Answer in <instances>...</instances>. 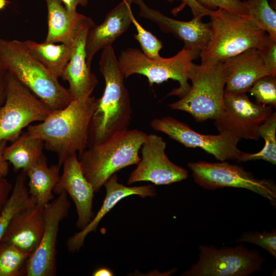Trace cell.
<instances>
[{"label": "cell", "mask_w": 276, "mask_h": 276, "mask_svg": "<svg viewBox=\"0 0 276 276\" xmlns=\"http://www.w3.org/2000/svg\"><path fill=\"white\" fill-rule=\"evenodd\" d=\"M3 67L28 88L52 111L64 108L73 97L29 51L22 41L0 38Z\"/></svg>", "instance_id": "cell-3"}, {"label": "cell", "mask_w": 276, "mask_h": 276, "mask_svg": "<svg viewBox=\"0 0 276 276\" xmlns=\"http://www.w3.org/2000/svg\"><path fill=\"white\" fill-rule=\"evenodd\" d=\"M63 170L53 193L65 191L72 198L78 215L77 226L82 229L93 218L92 211L94 190L83 175L77 154L68 157L63 164Z\"/></svg>", "instance_id": "cell-17"}, {"label": "cell", "mask_w": 276, "mask_h": 276, "mask_svg": "<svg viewBox=\"0 0 276 276\" xmlns=\"http://www.w3.org/2000/svg\"><path fill=\"white\" fill-rule=\"evenodd\" d=\"M32 55L58 79L61 77L70 60L71 47L64 44L38 43L31 40L22 41Z\"/></svg>", "instance_id": "cell-25"}, {"label": "cell", "mask_w": 276, "mask_h": 276, "mask_svg": "<svg viewBox=\"0 0 276 276\" xmlns=\"http://www.w3.org/2000/svg\"><path fill=\"white\" fill-rule=\"evenodd\" d=\"M267 62L272 71L276 74V40L267 33L258 49Z\"/></svg>", "instance_id": "cell-34"}, {"label": "cell", "mask_w": 276, "mask_h": 276, "mask_svg": "<svg viewBox=\"0 0 276 276\" xmlns=\"http://www.w3.org/2000/svg\"><path fill=\"white\" fill-rule=\"evenodd\" d=\"M137 33L134 35V38L140 44L142 52L148 58L157 59L162 57L159 51L163 48V43L154 35L145 29L136 20L133 15L131 18Z\"/></svg>", "instance_id": "cell-31"}, {"label": "cell", "mask_w": 276, "mask_h": 276, "mask_svg": "<svg viewBox=\"0 0 276 276\" xmlns=\"http://www.w3.org/2000/svg\"><path fill=\"white\" fill-rule=\"evenodd\" d=\"M12 188V184L6 177L0 176V213L9 199Z\"/></svg>", "instance_id": "cell-35"}, {"label": "cell", "mask_w": 276, "mask_h": 276, "mask_svg": "<svg viewBox=\"0 0 276 276\" xmlns=\"http://www.w3.org/2000/svg\"><path fill=\"white\" fill-rule=\"evenodd\" d=\"M210 10L221 8L232 13L247 15L245 4L240 0H195Z\"/></svg>", "instance_id": "cell-33"}, {"label": "cell", "mask_w": 276, "mask_h": 276, "mask_svg": "<svg viewBox=\"0 0 276 276\" xmlns=\"http://www.w3.org/2000/svg\"><path fill=\"white\" fill-rule=\"evenodd\" d=\"M166 148V143L162 137L147 134L141 149L142 157L130 174L128 184L149 181L156 185H166L187 179V170L169 159Z\"/></svg>", "instance_id": "cell-14"}, {"label": "cell", "mask_w": 276, "mask_h": 276, "mask_svg": "<svg viewBox=\"0 0 276 276\" xmlns=\"http://www.w3.org/2000/svg\"><path fill=\"white\" fill-rule=\"evenodd\" d=\"M97 100L91 96L73 100L64 108L52 111L43 121L29 125L27 131L56 153L61 167L68 157L79 156L87 148L89 126Z\"/></svg>", "instance_id": "cell-2"}, {"label": "cell", "mask_w": 276, "mask_h": 276, "mask_svg": "<svg viewBox=\"0 0 276 276\" xmlns=\"http://www.w3.org/2000/svg\"><path fill=\"white\" fill-rule=\"evenodd\" d=\"M9 3L8 0H0V10L4 9Z\"/></svg>", "instance_id": "cell-40"}, {"label": "cell", "mask_w": 276, "mask_h": 276, "mask_svg": "<svg viewBox=\"0 0 276 276\" xmlns=\"http://www.w3.org/2000/svg\"><path fill=\"white\" fill-rule=\"evenodd\" d=\"M272 108L251 102L246 93L224 91L223 109L214 124L219 132L229 133L239 141H258L259 127L273 113Z\"/></svg>", "instance_id": "cell-11"}, {"label": "cell", "mask_w": 276, "mask_h": 276, "mask_svg": "<svg viewBox=\"0 0 276 276\" xmlns=\"http://www.w3.org/2000/svg\"><path fill=\"white\" fill-rule=\"evenodd\" d=\"M118 179V176L114 174L104 183L106 195L101 207L84 227L67 240L66 246L69 251L75 252L79 250L87 235L96 231L103 218L123 198L133 195L141 197H154L156 195L155 190L151 185L127 187L119 183Z\"/></svg>", "instance_id": "cell-20"}, {"label": "cell", "mask_w": 276, "mask_h": 276, "mask_svg": "<svg viewBox=\"0 0 276 276\" xmlns=\"http://www.w3.org/2000/svg\"><path fill=\"white\" fill-rule=\"evenodd\" d=\"M147 135L139 129H128L101 144L88 147L78 156L83 175L95 192L116 172L138 164Z\"/></svg>", "instance_id": "cell-5"}, {"label": "cell", "mask_w": 276, "mask_h": 276, "mask_svg": "<svg viewBox=\"0 0 276 276\" xmlns=\"http://www.w3.org/2000/svg\"><path fill=\"white\" fill-rule=\"evenodd\" d=\"M64 4L65 8L71 13H75L77 12V7L78 5L86 6L89 0H60Z\"/></svg>", "instance_id": "cell-38"}, {"label": "cell", "mask_w": 276, "mask_h": 276, "mask_svg": "<svg viewBox=\"0 0 276 276\" xmlns=\"http://www.w3.org/2000/svg\"><path fill=\"white\" fill-rule=\"evenodd\" d=\"M70 206L67 194L63 191L43 208V234L38 247L26 262L25 275H56L57 236L60 224L67 216Z\"/></svg>", "instance_id": "cell-12"}, {"label": "cell", "mask_w": 276, "mask_h": 276, "mask_svg": "<svg viewBox=\"0 0 276 276\" xmlns=\"http://www.w3.org/2000/svg\"><path fill=\"white\" fill-rule=\"evenodd\" d=\"M236 242H247L256 244L266 250L276 258V230L271 232L248 231L242 233Z\"/></svg>", "instance_id": "cell-32"}, {"label": "cell", "mask_w": 276, "mask_h": 276, "mask_svg": "<svg viewBox=\"0 0 276 276\" xmlns=\"http://www.w3.org/2000/svg\"><path fill=\"white\" fill-rule=\"evenodd\" d=\"M52 111L7 72L6 99L0 107V141L15 140L34 122L43 121Z\"/></svg>", "instance_id": "cell-8"}, {"label": "cell", "mask_w": 276, "mask_h": 276, "mask_svg": "<svg viewBox=\"0 0 276 276\" xmlns=\"http://www.w3.org/2000/svg\"><path fill=\"white\" fill-rule=\"evenodd\" d=\"M247 15L273 40H276V12L268 0L244 1Z\"/></svg>", "instance_id": "cell-29"}, {"label": "cell", "mask_w": 276, "mask_h": 276, "mask_svg": "<svg viewBox=\"0 0 276 276\" xmlns=\"http://www.w3.org/2000/svg\"><path fill=\"white\" fill-rule=\"evenodd\" d=\"M99 64L105 87L91 119L87 147L128 130L132 115L130 95L124 82L125 78L112 45L102 50Z\"/></svg>", "instance_id": "cell-1"}, {"label": "cell", "mask_w": 276, "mask_h": 276, "mask_svg": "<svg viewBox=\"0 0 276 276\" xmlns=\"http://www.w3.org/2000/svg\"><path fill=\"white\" fill-rule=\"evenodd\" d=\"M95 25L87 17L81 24L71 45V55L61 78L68 82L73 100H82L91 96L98 83L96 75L86 62V40L88 30Z\"/></svg>", "instance_id": "cell-16"}, {"label": "cell", "mask_w": 276, "mask_h": 276, "mask_svg": "<svg viewBox=\"0 0 276 276\" xmlns=\"http://www.w3.org/2000/svg\"><path fill=\"white\" fill-rule=\"evenodd\" d=\"M31 255L11 244L0 242V276L25 275L26 264Z\"/></svg>", "instance_id": "cell-28"}, {"label": "cell", "mask_w": 276, "mask_h": 276, "mask_svg": "<svg viewBox=\"0 0 276 276\" xmlns=\"http://www.w3.org/2000/svg\"><path fill=\"white\" fill-rule=\"evenodd\" d=\"M272 2V8H273L274 7V8L275 9V5H276V0H271Z\"/></svg>", "instance_id": "cell-41"}, {"label": "cell", "mask_w": 276, "mask_h": 276, "mask_svg": "<svg viewBox=\"0 0 276 276\" xmlns=\"http://www.w3.org/2000/svg\"><path fill=\"white\" fill-rule=\"evenodd\" d=\"M60 168L58 164L49 166L44 156L24 172L29 179V193L39 206L43 208L54 199L53 190L60 179Z\"/></svg>", "instance_id": "cell-23"}, {"label": "cell", "mask_w": 276, "mask_h": 276, "mask_svg": "<svg viewBox=\"0 0 276 276\" xmlns=\"http://www.w3.org/2000/svg\"><path fill=\"white\" fill-rule=\"evenodd\" d=\"M27 175L21 171L15 180L9 199L0 213V242L12 220L22 212L37 204L26 185Z\"/></svg>", "instance_id": "cell-26"}, {"label": "cell", "mask_w": 276, "mask_h": 276, "mask_svg": "<svg viewBox=\"0 0 276 276\" xmlns=\"http://www.w3.org/2000/svg\"><path fill=\"white\" fill-rule=\"evenodd\" d=\"M150 126L186 147L200 148L220 161L239 160L243 153L237 147L239 140L230 134L200 133L187 124L170 116L154 119L150 122Z\"/></svg>", "instance_id": "cell-13"}, {"label": "cell", "mask_w": 276, "mask_h": 276, "mask_svg": "<svg viewBox=\"0 0 276 276\" xmlns=\"http://www.w3.org/2000/svg\"><path fill=\"white\" fill-rule=\"evenodd\" d=\"M208 15L212 34L199 54L202 65H213L249 49H258L266 34L246 15L218 8L210 10Z\"/></svg>", "instance_id": "cell-4"}, {"label": "cell", "mask_w": 276, "mask_h": 276, "mask_svg": "<svg viewBox=\"0 0 276 276\" xmlns=\"http://www.w3.org/2000/svg\"><path fill=\"white\" fill-rule=\"evenodd\" d=\"M132 0H122L106 15L104 20L88 30L86 40V62L90 67L95 55L100 50L112 45L132 24Z\"/></svg>", "instance_id": "cell-19"}, {"label": "cell", "mask_w": 276, "mask_h": 276, "mask_svg": "<svg viewBox=\"0 0 276 276\" xmlns=\"http://www.w3.org/2000/svg\"><path fill=\"white\" fill-rule=\"evenodd\" d=\"M226 74L225 91L248 92L258 79L276 75L258 49H249L223 62Z\"/></svg>", "instance_id": "cell-18"}, {"label": "cell", "mask_w": 276, "mask_h": 276, "mask_svg": "<svg viewBox=\"0 0 276 276\" xmlns=\"http://www.w3.org/2000/svg\"><path fill=\"white\" fill-rule=\"evenodd\" d=\"M0 67H3L2 63V62H1V59H0Z\"/></svg>", "instance_id": "cell-42"}, {"label": "cell", "mask_w": 276, "mask_h": 276, "mask_svg": "<svg viewBox=\"0 0 276 276\" xmlns=\"http://www.w3.org/2000/svg\"><path fill=\"white\" fill-rule=\"evenodd\" d=\"M195 182L201 187L211 190L223 188L248 190L269 200L276 205V185L269 179H258L250 172L237 165L225 161L210 163L191 162L188 164Z\"/></svg>", "instance_id": "cell-9"}, {"label": "cell", "mask_w": 276, "mask_h": 276, "mask_svg": "<svg viewBox=\"0 0 276 276\" xmlns=\"http://www.w3.org/2000/svg\"><path fill=\"white\" fill-rule=\"evenodd\" d=\"M197 57L192 51L185 47L172 57H162L157 59L149 58L140 50L129 48L121 52L118 60L125 78L133 74L142 75L147 78L150 85L169 79L177 81L179 87L173 89L167 97L181 98L190 89L189 72L193 60Z\"/></svg>", "instance_id": "cell-7"}, {"label": "cell", "mask_w": 276, "mask_h": 276, "mask_svg": "<svg viewBox=\"0 0 276 276\" xmlns=\"http://www.w3.org/2000/svg\"><path fill=\"white\" fill-rule=\"evenodd\" d=\"M197 262L185 271L184 276H247L262 269L264 258L255 249L242 245L217 248L199 247Z\"/></svg>", "instance_id": "cell-10"}, {"label": "cell", "mask_w": 276, "mask_h": 276, "mask_svg": "<svg viewBox=\"0 0 276 276\" xmlns=\"http://www.w3.org/2000/svg\"><path fill=\"white\" fill-rule=\"evenodd\" d=\"M48 11V33L44 41L71 46L86 16L70 12L60 0H45Z\"/></svg>", "instance_id": "cell-22"}, {"label": "cell", "mask_w": 276, "mask_h": 276, "mask_svg": "<svg viewBox=\"0 0 276 276\" xmlns=\"http://www.w3.org/2000/svg\"><path fill=\"white\" fill-rule=\"evenodd\" d=\"M43 142L26 131L4 150V156L15 172H25L44 156Z\"/></svg>", "instance_id": "cell-24"}, {"label": "cell", "mask_w": 276, "mask_h": 276, "mask_svg": "<svg viewBox=\"0 0 276 276\" xmlns=\"http://www.w3.org/2000/svg\"><path fill=\"white\" fill-rule=\"evenodd\" d=\"M7 141H0V176L6 177L9 173V163L4 156V150L7 146Z\"/></svg>", "instance_id": "cell-36"}, {"label": "cell", "mask_w": 276, "mask_h": 276, "mask_svg": "<svg viewBox=\"0 0 276 276\" xmlns=\"http://www.w3.org/2000/svg\"><path fill=\"white\" fill-rule=\"evenodd\" d=\"M43 229V208L36 204L12 220L1 242L11 244L31 255L39 244Z\"/></svg>", "instance_id": "cell-21"}, {"label": "cell", "mask_w": 276, "mask_h": 276, "mask_svg": "<svg viewBox=\"0 0 276 276\" xmlns=\"http://www.w3.org/2000/svg\"><path fill=\"white\" fill-rule=\"evenodd\" d=\"M189 79L192 83L189 91L168 106L189 113L197 122L217 118L224 107L226 74L223 63L211 66L193 63Z\"/></svg>", "instance_id": "cell-6"}, {"label": "cell", "mask_w": 276, "mask_h": 276, "mask_svg": "<svg viewBox=\"0 0 276 276\" xmlns=\"http://www.w3.org/2000/svg\"><path fill=\"white\" fill-rule=\"evenodd\" d=\"M260 136L264 140L263 148L257 153L243 152L239 161L247 162L262 159L273 165L276 164V112H273L260 126Z\"/></svg>", "instance_id": "cell-27"}, {"label": "cell", "mask_w": 276, "mask_h": 276, "mask_svg": "<svg viewBox=\"0 0 276 276\" xmlns=\"http://www.w3.org/2000/svg\"><path fill=\"white\" fill-rule=\"evenodd\" d=\"M256 102L275 107L276 75H269L258 79L249 90Z\"/></svg>", "instance_id": "cell-30"}, {"label": "cell", "mask_w": 276, "mask_h": 276, "mask_svg": "<svg viewBox=\"0 0 276 276\" xmlns=\"http://www.w3.org/2000/svg\"><path fill=\"white\" fill-rule=\"evenodd\" d=\"M113 275L112 271L106 267L98 268L93 273L94 276H112Z\"/></svg>", "instance_id": "cell-39"}, {"label": "cell", "mask_w": 276, "mask_h": 276, "mask_svg": "<svg viewBox=\"0 0 276 276\" xmlns=\"http://www.w3.org/2000/svg\"><path fill=\"white\" fill-rule=\"evenodd\" d=\"M132 2L139 6L140 16L155 23L163 32L171 33L182 41L183 47L197 57L211 39L212 31L210 22H203L202 16H195L189 21L178 20L150 8L143 0H132Z\"/></svg>", "instance_id": "cell-15"}, {"label": "cell", "mask_w": 276, "mask_h": 276, "mask_svg": "<svg viewBox=\"0 0 276 276\" xmlns=\"http://www.w3.org/2000/svg\"><path fill=\"white\" fill-rule=\"evenodd\" d=\"M7 71L3 67H0V107L5 102L7 89Z\"/></svg>", "instance_id": "cell-37"}]
</instances>
